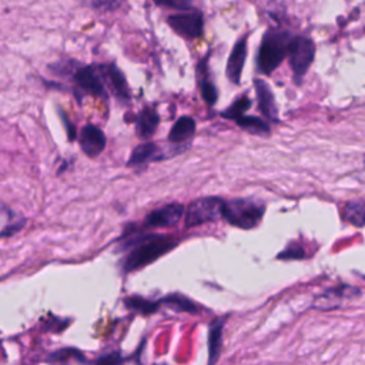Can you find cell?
Masks as SVG:
<instances>
[{
    "mask_svg": "<svg viewBox=\"0 0 365 365\" xmlns=\"http://www.w3.org/2000/svg\"><path fill=\"white\" fill-rule=\"evenodd\" d=\"M178 244L177 240L168 237V235H158V234H144V235H137V238L133 240L131 242V251L125 255L123 261V271L124 272H131L135 269H140L173 248Z\"/></svg>",
    "mask_w": 365,
    "mask_h": 365,
    "instance_id": "1",
    "label": "cell"
},
{
    "mask_svg": "<svg viewBox=\"0 0 365 365\" xmlns=\"http://www.w3.org/2000/svg\"><path fill=\"white\" fill-rule=\"evenodd\" d=\"M294 36L284 30H267L258 50L257 66L264 74L272 73L285 58Z\"/></svg>",
    "mask_w": 365,
    "mask_h": 365,
    "instance_id": "2",
    "label": "cell"
},
{
    "mask_svg": "<svg viewBox=\"0 0 365 365\" xmlns=\"http://www.w3.org/2000/svg\"><path fill=\"white\" fill-rule=\"evenodd\" d=\"M265 212V205L261 201L251 198H232L222 201V218L241 230L257 227Z\"/></svg>",
    "mask_w": 365,
    "mask_h": 365,
    "instance_id": "3",
    "label": "cell"
},
{
    "mask_svg": "<svg viewBox=\"0 0 365 365\" xmlns=\"http://www.w3.org/2000/svg\"><path fill=\"white\" fill-rule=\"evenodd\" d=\"M222 217V201L218 197H205L192 201L185 210V225L195 227Z\"/></svg>",
    "mask_w": 365,
    "mask_h": 365,
    "instance_id": "4",
    "label": "cell"
},
{
    "mask_svg": "<svg viewBox=\"0 0 365 365\" xmlns=\"http://www.w3.org/2000/svg\"><path fill=\"white\" fill-rule=\"evenodd\" d=\"M289 66L295 78H301L309 68L315 56V44L311 38L304 36H294L289 50Z\"/></svg>",
    "mask_w": 365,
    "mask_h": 365,
    "instance_id": "5",
    "label": "cell"
},
{
    "mask_svg": "<svg viewBox=\"0 0 365 365\" xmlns=\"http://www.w3.org/2000/svg\"><path fill=\"white\" fill-rule=\"evenodd\" d=\"M167 23L178 36L185 38L200 37L204 31V17L198 10L171 14L168 16Z\"/></svg>",
    "mask_w": 365,
    "mask_h": 365,
    "instance_id": "6",
    "label": "cell"
},
{
    "mask_svg": "<svg viewBox=\"0 0 365 365\" xmlns=\"http://www.w3.org/2000/svg\"><path fill=\"white\" fill-rule=\"evenodd\" d=\"M101 76L103 70L96 68V66H80L73 74V80L81 91L107 98V91L104 83L101 81Z\"/></svg>",
    "mask_w": 365,
    "mask_h": 365,
    "instance_id": "7",
    "label": "cell"
},
{
    "mask_svg": "<svg viewBox=\"0 0 365 365\" xmlns=\"http://www.w3.org/2000/svg\"><path fill=\"white\" fill-rule=\"evenodd\" d=\"M184 205L180 202H171L165 204L160 208L153 210L144 220V225L148 228L155 227H171L175 225L180 218L182 217Z\"/></svg>",
    "mask_w": 365,
    "mask_h": 365,
    "instance_id": "8",
    "label": "cell"
},
{
    "mask_svg": "<svg viewBox=\"0 0 365 365\" xmlns=\"http://www.w3.org/2000/svg\"><path fill=\"white\" fill-rule=\"evenodd\" d=\"M247 40H248V34L242 36L235 41L227 61V67H225L227 78L235 86L241 83V76H242L244 64L247 60Z\"/></svg>",
    "mask_w": 365,
    "mask_h": 365,
    "instance_id": "9",
    "label": "cell"
},
{
    "mask_svg": "<svg viewBox=\"0 0 365 365\" xmlns=\"http://www.w3.org/2000/svg\"><path fill=\"white\" fill-rule=\"evenodd\" d=\"M80 147L88 157H97L106 148V135L94 124H86L80 131Z\"/></svg>",
    "mask_w": 365,
    "mask_h": 365,
    "instance_id": "10",
    "label": "cell"
},
{
    "mask_svg": "<svg viewBox=\"0 0 365 365\" xmlns=\"http://www.w3.org/2000/svg\"><path fill=\"white\" fill-rule=\"evenodd\" d=\"M358 294H359V291L356 288H351V287L331 288V289H327L325 292H322L321 295H318L315 298L312 307L315 309H319V311L335 309L336 307L341 305L342 298L351 297V295H358Z\"/></svg>",
    "mask_w": 365,
    "mask_h": 365,
    "instance_id": "11",
    "label": "cell"
},
{
    "mask_svg": "<svg viewBox=\"0 0 365 365\" xmlns=\"http://www.w3.org/2000/svg\"><path fill=\"white\" fill-rule=\"evenodd\" d=\"M254 88H255L257 101H258V107H259L261 113L268 120L277 121L278 120V108H277L275 97H274L269 86L264 80L255 78L254 80Z\"/></svg>",
    "mask_w": 365,
    "mask_h": 365,
    "instance_id": "12",
    "label": "cell"
},
{
    "mask_svg": "<svg viewBox=\"0 0 365 365\" xmlns=\"http://www.w3.org/2000/svg\"><path fill=\"white\" fill-rule=\"evenodd\" d=\"M104 74H106V78L108 80V84H110L113 93L115 94V97L121 103H128L130 101V88H128L127 80H125L124 74L121 73V70L115 64H108L107 67H104Z\"/></svg>",
    "mask_w": 365,
    "mask_h": 365,
    "instance_id": "13",
    "label": "cell"
},
{
    "mask_svg": "<svg viewBox=\"0 0 365 365\" xmlns=\"http://www.w3.org/2000/svg\"><path fill=\"white\" fill-rule=\"evenodd\" d=\"M225 317L215 318L208 327V365H214L218 361L222 345V328Z\"/></svg>",
    "mask_w": 365,
    "mask_h": 365,
    "instance_id": "14",
    "label": "cell"
},
{
    "mask_svg": "<svg viewBox=\"0 0 365 365\" xmlns=\"http://www.w3.org/2000/svg\"><path fill=\"white\" fill-rule=\"evenodd\" d=\"M164 155L161 154V148H158L154 143H143L137 145L127 161L128 165H141L151 161L163 160Z\"/></svg>",
    "mask_w": 365,
    "mask_h": 365,
    "instance_id": "15",
    "label": "cell"
},
{
    "mask_svg": "<svg viewBox=\"0 0 365 365\" xmlns=\"http://www.w3.org/2000/svg\"><path fill=\"white\" fill-rule=\"evenodd\" d=\"M158 123H160V115L157 114V111L153 107H144L137 115V121H135L137 134L141 138L151 137L155 133Z\"/></svg>",
    "mask_w": 365,
    "mask_h": 365,
    "instance_id": "16",
    "label": "cell"
},
{
    "mask_svg": "<svg viewBox=\"0 0 365 365\" xmlns=\"http://www.w3.org/2000/svg\"><path fill=\"white\" fill-rule=\"evenodd\" d=\"M207 56H204V58L198 63L197 66V73H198V80H200V90H201V97L202 100L208 104L212 106L217 101L218 93L217 88L214 86V83L210 80L208 77V67H207Z\"/></svg>",
    "mask_w": 365,
    "mask_h": 365,
    "instance_id": "17",
    "label": "cell"
},
{
    "mask_svg": "<svg viewBox=\"0 0 365 365\" xmlns=\"http://www.w3.org/2000/svg\"><path fill=\"white\" fill-rule=\"evenodd\" d=\"M194 133H195V121L191 117L184 115V117H180L171 127L168 133V140L174 144H180L190 140L194 135Z\"/></svg>",
    "mask_w": 365,
    "mask_h": 365,
    "instance_id": "18",
    "label": "cell"
},
{
    "mask_svg": "<svg viewBox=\"0 0 365 365\" xmlns=\"http://www.w3.org/2000/svg\"><path fill=\"white\" fill-rule=\"evenodd\" d=\"M26 218L16 214L13 210L7 208L4 204L1 205V237L6 238L9 235L16 234L19 230H21V227L24 225Z\"/></svg>",
    "mask_w": 365,
    "mask_h": 365,
    "instance_id": "19",
    "label": "cell"
},
{
    "mask_svg": "<svg viewBox=\"0 0 365 365\" xmlns=\"http://www.w3.org/2000/svg\"><path fill=\"white\" fill-rule=\"evenodd\" d=\"M160 305H165L173 308L174 311H180V312H190V314H195L198 312V307L194 301H191L190 298H187L182 294H168L164 298L158 299Z\"/></svg>",
    "mask_w": 365,
    "mask_h": 365,
    "instance_id": "20",
    "label": "cell"
},
{
    "mask_svg": "<svg viewBox=\"0 0 365 365\" xmlns=\"http://www.w3.org/2000/svg\"><path fill=\"white\" fill-rule=\"evenodd\" d=\"M124 305L130 311L147 315V314H153L157 311V308L160 307V301H151V299L143 298L140 295H133V297H128L124 299Z\"/></svg>",
    "mask_w": 365,
    "mask_h": 365,
    "instance_id": "21",
    "label": "cell"
},
{
    "mask_svg": "<svg viewBox=\"0 0 365 365\" xmlns=\"http://www.w3.org/2000/svg\"><path fill=\"white\" fill-rule=\"evenodd\" d=\"M344 214L351 224L356 227H364L365 225V200L349 201L344 208Z\"/></svg>",
    "mask_w": 365,
    "mask_h": 365,
    "instance_id": "22",
    "label": "cell"
},
{
    "mask_svg": "<svg viewBox=\"0 0 365 365\" xmlns=\"http://www.w3.org/2000/svg\"><path fill=\"white\" fill-rule=\"evenodd\" d=\"M237 124L244 128L245 131L248 133H252V134H258V135H262V134H268L269 133V125L259 117H255V115H242L240 117L238 120H235Z\"/></svg>",
    "mask_w": 365,
    "mask_h": 365,
    "instance_id": "23",
    "label": "cell"
},
{
    "mask_svg": "<svg viewBox=\"0 0 365 365\" xmlns=\"http://www.w3.org/2000/svg\"><path fill=\"white\" fill-rule=\"evenodd\" d=\"M70 359H76L77 362H86L84 355H83L80 351L74 349V348H63V349H60V351L53 352V354L48 356L47 362H50V364H53V365H64V364H67Z\"/></svg>",
    "mask_w": 365,
    "mask_h": 365,
    "instance_id": "24",
    "label": "cell"
},
{
    "mask_svg": "<svg viewBox=\"0 0 365 365\" xmlns=\"http://www.w3.org/2000/svg\"><path fill=\"white\" fill-rule=\"evenodd\" d=\"M251 107V100L248 98V96H241L238 97L227 110H224L221 113V115L224 118H231V120H238L240 117H242L245 114V111Z\"/></svg>",
    "mask_w": 365,
    "mask_h": 365,
    "instance_id": "25",
    "label": "cell"
},
{
    "mask_svg": "<svg viewBox=\"0 0 365 365\" xmlns=\"http://www.w3.org/2000/svg\"><path fill=\"white\" fill-rule=\"evenodd\" d=\"M83 6L97 11H113L117 10L124 0H78Z\"/></svg>",
    "mask_w": 365,
    "mask_h": 365,
    "instance_id": "26",
    "label": "cell"
},
{
    "mask_svg": "<svg viewBox=\"0 0 365 365\" xmlns=\"http://www.w3.org/2000/svg\"><path fill=\"white\" fill-rule=\"evenodd\" d=\"M155 4L163 7H171L175 10H190L192 7L194 0H154Z\"/></svg>",
    "mask_w": 365,
    "mask_h": 365,
    "instance_id": "27",
    "label": "cell"
},
{
    "mask_svg": "<svg viewBox=\"0 0 365 365\" xmlns=\"http://www.w3.org/2000/svg\"><path fill=\"white\" fill-rule=\"evenodd\" d=\"M94 365H124V358L120 355V352H110L98 356Z\"/></svg>",
    "mask_w": 365,
    "mask_h": 365,
    "instance_id": "28",
    "label": "cell"
},
{
    "mask_svg": "<svg viewBox=\"0 0 365 365\" xmlns=\"http://www.w3.org/2000/svg\"><path fill=\"white\" fill-rule=\"evenodd\" d=\"M58 113H60V118H61V121H63V124H64V127H66V131H67L68 140H70V141H73V140L76 138V127H74V125H73V123L67 118V115H66V113H64L63 110H60V108H58Z\"/></svg>",
    "mask_w": 365,
    "mask_h": 365,
    "instance_id": "29",
    "label": "cell"
},
{
    "mask_svg": "<svg viewBox=\"0 0 365 365\" xmlns=\"http://www.w3.org/2000/svg\"><path fill=\"white\" fill-rule=\"evenodd\" d=\"M302 257V251H298V248H295L294 245H289L287 250H284L282 252L278 254L279 259H289V258H301Z\"/></svg>",
    "mask_w": 365,
    "mask_h": 365,
    "instance_id": "30",
    "label": "cell"
},
{
    "mask_svg": "<svg viewBox=\"0 0 365 365\" xmlns=\"http://www.w3.org/2000/svg\"><path fill=\"white\" fill-rule=\"evenodd\" d=\"M364 164H365V155H364Z\"/></svg>",
    "mask_w": 365,
    "mask_h": 365,
    "instance_id": "31",
    "label": "cell"
},
{
    "mask_svg": "<svg viewBox=\"0 0 365 365\" xmlns=\"http://www.w3.org/2000/svg\"><path fill=\"white\" fill-rule=\"evenodd\" d=\"M161 365H164V364H161Z\"/></svg>",
    "mask_w": 365,
    "mask_h": 365,
    "instance_id": "32",
    "label": "cell"
}]
</instances>
